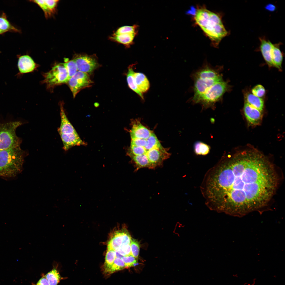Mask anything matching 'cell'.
<instances>
[{
  "label": "cell",
  "mask_w": 285,
  "mask_h": 285,
  "mask_svg": "<svg viewBox=\"0 0 285 285\" xmlns=\"http://www.w3.org/2000/svg\"><path fill=\"white\" fill-rule=\"evenodd\" d=\"M281 177L267 156L244 150L222 156L205 174L200 190L210 210L241 217L269 209Z\"/></svg>",
  "instance_id": "obj_1"
},
{
  "label": "cell",
  "mask_w": 285,
  "mask_h": 285,
  "mask_svg": "<svg viewBox=\"0 0 285 285\" xmlns=\"http://www.w3.org/2000/svg\"><path fill=\"white\" fill-rule=\"evenodd\" d=\"M129 131L131 138L127 154L137 171L142 168L154 169L163 164L171 155L153 131L143 125L139 120H132Z\"/></svg>",
  "instance_id": "obj_2"
},
{
  "label": "cell",
  "mask_w": 285,
  "mask_h": 285,
  "mask_svg": "<svg viewBox=\"0 0 285 285\" xmlns=\"http://www.w3.org/2000/svg\"><path fill=\"white\" fill-rule=\"evenodd\" d=\"M194 19L196 23L215 45L217 46L228 34L220 16L205 7L196 10Z\"/></svg>",
  "instance_id": "obj_3"
},
{
  "label": "cell",
  "mask_w": 285,
  "mask_h": 285,
  "mask_svg": "<svg viewBox=\"0 0 285 285\" xmlns=\"http://www.w3.org/2000/svg\"><path fill=\"white\" fill-rule=\"evenodd\" d=\"M24 153L20 146L0 150V175L14 177L21 172Z\"/></svg>",
  "instance_id": "obj_4"
},
{
  "label": "cell",
  "mask_w": 285,
  "mask_h": 285,
  "mask_svg": "<svg viewBox=\"0 0 285 285\" xmlns=\"http://www.w3.org/2000/svg\"><path fill=\"white\" fill-rule=\"evenodd\" d=\"M193 77L194 94L192 99L193 102L215 83L223 80L217 69L208 65L197 71Z\"/></svg>",
  "instance_id": "obj_5"
},
{
  "label": "cell",
  "mask_w": 285,
  "mask_h": 285,
  "mask_svg": "<svg viewBox=\"0 0 285 285\" xmlns=\"http://www.w3.org/2000/svg\"><path fill=\"white\" fill-rule=\"evenodd\" d=\"M60 106L61 122L58 131L63 144V149L68 151L72 147L85 144L69 121L62 103Z\"/></svg>",
  "instance_id": "obj_6"
},
{
  "label": "cell",
  "mask_w": 285,
  "mask_h": 285,
  "mask_svg": "<svg viewBox=\"0 0 285 285\" xmlns=\"http://www.w3.org/2000/svg\"><path fill=\"white\" fill-rule=\"evenodd\" d=\"M230 88L228 82L223 79L213 85L193 102L200 103L204 108H213L215 104L221 99Z\"/></svg>",
  "instance_id": "obj_7"
},
{
  "label": "cell",
  "mask_w": 285,
  "mask_h": 285,
  "mask_svg": "<svg viewBox=\"0 0 285 285\" xmlns=\"http://www.w3.org/2000/svg\"><path fill=\"white\" fill-rule=\"evenodd\" d=\"M21 124V122L15 121L0 126V150L20 146L21 141L16 135V130Z\"/></svg>",
  "instance_id": "obj_8"
},
{
  "label": "cell",
  "mask_w": 285,
  "mask_h": 285,
  "mask_svg": "<svg viewBox=\"0 0 285 285\" xmlns=\"http://www.w3.org/2000/svg\"><path fill=\"white\" fill-rule=\"evenodd\" d=\"M44 83L48 87L67 83L69 80L68 73L64 63L54 66L44 74Z\"/></svg>",
  "instance_id": "obj_9"
},
{
  "label": "cell",
  "mask_w": 285,
  "mask_h": 285,
  "mask_svg": "<svg viewBox=\"0 0 285 285\" xmlns=\"http://www.w3.org/2000/svg\"><path fill=\"white\" fill-rule=\"evenodd\" d=\"M67 83L74 98L81 90L91 87L93 83L88 74L79 71L71 77Z\"/></svg>",
  "instance_id": "obj_10"
},
{
  "label": "cell",
  "mask_w": 285,
  "mask_h": 285,
  "mask_svg": "<svg viewBox=\"0 0 285 285\" xmlns=\"http://www.w3.org/2000/svg\"><path fill=\"white\" fill-rule=\"evenodd\" d=\"M75 61L78 71L90 73L98 66V64L95 55L78 54L73 59Z\"/></svg>",
  "instance_id": "obj_11"
},
{
  "label": "cell",
  "mask_w": 285,
  "mask_h": 285,
  "mask_svg": "<svg viewBox=\"0 0 285 285\" xmlns=\"http://www.w3.org/2000/svg\"><path fill=\"white\" fill-rule=\"evenodd\" d=\"M245 117L249 124L252 125H258L262 117V112L245 102L243 108Z\"/></svg>",
  "instance_id": "obj_12"
},
{
  "label": "cell",
  "mask_w": 285,
  "mask_h": 285,
  "mask_svg": "<svg viewBox=\"0 0 285 285\" xmlns=\"http://www.w3.org/2000/svg\"><path fill=\"white\" fill-rule=\"evenodd\" d=\"M17 66L19 72L18 75L32 72L35 68L36 64L30 56L25 55L19 57Z\"/></svg>",
  "instance_id": "obj_13"
},
{
  "label": "cell",
  "mask_w": 285,
  "mask_h": 285,
  "mask_svg": "<svg viewBox=\"0 0 285 285\" xmlns=\"http://www.w3.org/2000/svg\"><path fill=\"white\" fill-rule=\"evenodd\" d=\"M259 39L260 42V50L264 59L269 66H274L271 58L272 44L264 38H260Z\"/></svg>",
  "instance_id": "obj_14"
},
{
  "label": "cell",
  "mask_w": 285,
  "mask_h": 285,
  "mask_svg": "<svg viewBox=\"0 0 285 285\" xmlns=\"http://www.w3.org/2000/svg\"><path fill=\"white\" fill-rule=\"evenodd\" d=\"M137 34H125L118 35L113 34L109 38L115 42L124 45L127 48H129L133 44L134 38Z\"/></svg>",
  "instance_id": "obj_15"
},
{
  "label": "cell",
  "mask_w": 285,
  "mask_h": 285,
  "mask_svg": "<svg viewBox=\"0 0 285 285\" xmlns=\"http://www.w3.org/2000/svg\"><path fill=\"white\" fill-rule=\"evenodd\" d=\"M134 78L136 86L140 91L142 94L147 92L149 89L150 84L146 75L140 72H135Z\"/></svg>",
  "instance_id": "obj_16"
},
{
  "label": "cell",
  "mask_w": 285,
  "mask_h": 285,
  "mask_svg": "<svg viewBox=\"0 0 285 285\" xmlns=\"http://www.w3.org/2000/svg\"><path fill=\"white\" fill-rule=\"evenodd\" d=\"M281 44H272L271 58L274 66L281 70L283 59V56L279 48Z\"/></svg>",
  "instance_id": "obj_17"
},
{
  "label": "cell",
  "mask_w": 285,
  "mask_h": 285,
  "mask_svg": "<svg viewBox=\"0 0 285 285\" xmlns=\"http://www.w3.org/2000/svg\"><path fill=\"white\" fill-rule=\"evenodd\" d=\"M123 230L116 232L112 236L108 243V250H117L122 245Z\"/></svg>",
  "instance_id": "obj_18"
},
{
  "label": "cell",
  "mask_w": 285,
  "mask_h": 285,
  "mask_svg": "<svg viewBox=\"0 0 285 285\" xmlns=\"http://www.w3.org/2000/svg\"><path fill=\"white\" fill-rule=\"evenodd\" d=\"M245 102L262 112L264 107V101L262 98L249 93L245 95Z\"/></svg>",
  "instance_id": "obj_19"
},
{
  "label": "cell",
  "mask_w": 285,
  "mask_h": 285,
  "mask_svg": "<svg viewBox=\"0 0 285 285\" xmlns=\"http://www.w3.org/2000/svg\"><path fill=\"white\" fill-rule=\"evenodd\" d=\"M134 73L132 67L131 66L129 67L127 74V80L128 85L131 89L138 94L142 99L144 100L143 94L138 89L135 83L134 77Z\"/></svg>",
  "instance_id": "obj_20"
},
{
  "label": "cell",
  "mask_w": 285,
  "mask_h": 285,
  "mask_svg": "<svg viewBox=\"0 0 285 285\" xmlns=\"http://www.w3.org/2000/svg\"><path fill=\"white\" fill-rule=\"evenodd\" d=\"M50 285H57L62 278L56 268L54 267L45 276Z\"/></svg>",
  "instance_id": "obj_21"
},
{
  "label": "cell",
  "mask_w": 285,
  "mask_h": 285,
  "mask_svg": "<svg viewBox=\"0 0 285 285\" xmlns=\"http://www.w3.org/2000/svg\"><path fill=\"white\" fill-rule=\"evenodd\" d=\"M210 149L209 145L201 141L196 142L194 145V152L197 155H207L209 153Z\"/></svg>",
  "instance_id": "obj_22"
},
{
  "label": "cell",
  "mask_w": 285,
  "mask_h": 285,
  "mask_svg": "<svg viewBox=\"0 0 285 285\" xmlns=\"http://www.w3.org/2000/svg\"><path fill=\"white\" fill-rule=\"evenodd\" d=\"M3 15L0 17V30L4 33L7 31L19 32V30L12 25Z\"/></svg>",
  "instance_id": "obj_23"
},
{
  "label": "cell",
  "mask_w": 285,
  "mask_h": 285,
  "mask_svg": "<svg viewBox=\"0 0 285 285\" xmlns=\"http://www.w3.org/2000/svg\"><path fill=\"white\" fill-rule=\"evenodd\" d=\"M138 26L136 25L132 26H125L118 28L113 34L118 35L125 34H137Z\"/></svg>",
  "instance_id": "obj_24"
},
{
  "label": "cell",
  "mask_w": 285,
  "mask_h": 285,
  "mask_svg": "<svg viewBox=\"0 0 285 285\" xmlns=\"http://www.w3.org/2000/svg\"><path fill=\"white\" fill-rule=\"evenodd\" d=\"M125 268V264L121 258H116L111 266L104 272L106 273L111 274L117 271L122 270Z\"/></svg>",
  "instance_id": "obj_25"
},
{
  "label": "cell",
  "mask_w": 285,
  "mask_h": 285,
  "mask_svg": "<svg viewBox=\"0 0 285 285\" xmlns=\"http://www.w3.org/2000/svg\"><path fill=\"white\" fill-rule=\"evenodd\" d=\"M116 258V253L115 250L107 249L104 265V271L111 266Z\"/></svg>",
  "instance_id": "obj_26"
},
{
  "label": "cell",
  "mask_w": 285,
  "mask_h": 285,
  "mask_svg": "<svg viewBox=\"0 0 285 285\" xmlns=\"http://www.w3.org/2000/svg\"><path fill=\"white\" fill-rule=\"evenodd\" d=\"M65 60L64 63L68 73L69 79L78 71L77 68L76 64L73 59L69 61L68 59Z\"/></svg>",
  "instance_id": "obj_27"
},
{
  "label": "cell",
  "mask_w": 285,
  "mask_h": 285,
  "mask_svg": "<svg viewBox=\"0 0 285 285\" xmlns=\"http://www.w3.org/2000/svg\"><path fill=\"white\" fill-rule=\"evenodd\" d=\"M125 265V267L129 268L135 266L137 263V259L130 255L123 256L121 258Z\"/></svg>",
  "instance_id": "obj_28"
},
{
  "label": "cell",
  "mask_w": 285,
  "mask_h": 285,
  "mask_svg": "<svg viewBox=\"0 0 285 285\" xmlns=\"http://www.w3.org/2000/svg\"><path fill=\"white\" fill-rule=\"evenodd\" d=\"M130 247L131 255L137 259L140 251V245L139 242L136 239H132Z\"/></svg>",
  "instance_id": "obj_29"
},
{
  "label": "cell",
  "mask_w": 285,
  "mask_h": 285,
  "mask_svg": "<svg viewBox=\"0 0 285 285\" xmlns=\"http://www.w3.org/2000/svg\"><path fill=\"white\" fill-rule=\"evenodd\" d=\"M251 92L252 94L255 96L260 98L265 94V90L262 86L258 84L253 87L251 90Z\"/></svg>",
  "instance_id": "obj_30"
},
{
  "label": "cell",
  "mask_w": 285,
  "mask_h": 285,
  "mask_svg": "<svg viewBox=\"0 0 285 285\" xmlns=\"http://www.w3.org/2000/svg\"><path fill=\"white\" fill-rule=\"evenodd\" d=\"M130 244L121 245L117 250L115 251L123 256L131 255Z\"/></svg>",
  "instance_id": "obj_31"
},
{
  "label": "cell",
  "mask_w": 285,
  "mask_h": 285,
  "mask_svg": "<svg viewBox=\"0 0 285 285\" xmlns=\"http://www.w3.org/2000/svg\"><path fill=\"white\" fill-rule=\"evenodd\" d=\"M33 1L37 4L42 9L46 17L50 16L52 14L47 7L45 0H34Z\"/></svg>",
  "instance_id": "obj_32"
},
{
  "label": "cell",
  "mask_w": 285,
  "mask_h": 285,
  "mask_svg": "<svg viewBox=\"0 0 285 285\" xmlns=\"http://www.w3.org/2000/svg\"><path fill=\"white\" fill-rule=\"evenodd\" d=\"M45 1L49 10L53 13L55 11L59 0H45Z\"/></svg>",
  "instance_id": "obj_33"
},
{
  "label": "cell",
  "mask_w": 285,
  "mask_h": 285,
  "mask_svg": "<svg viewBox=\"0 0 285 285\" xmlns=\"http://www.w3.org/2000/svg\"><path fill=\"white\" fill-rule=\"evenodd\" d=\"M132 239L130 235L126 230H123L122 245L131 244Z\"/></svg>",
  "instance_id": "obj_34"
},
{
  "label": "cell",
  "mask_w": 285,
  "mask_h": 285,
  "mask_svg": "<svg viewBox=\"0 0 285 285\" xmlns=\"http://www.w3.org/2000/svg\"><path fill=\"white\" fill-rule=\"evenodd\" d=\"M36 285H50L47 280L45 277H42L38 281Z\"/></svg>",
  "instance_id": "obj_35"
},
{
  "label": "cell",
  "mask_w": 285,
  "mask_h": 285,
  "mask_svg": "<svg viewBox=\"0 0 285 285\" xmlns=\"http://www.w3.org/2000/svg\"><path fill=\"white\" fill-rule=\"evenodd\" d=\"M265 9L270 11H273L275 10L276 7L275 6L272 4H269L265 7Z\"/></svg>",
  "instance_id": "obj_36"
},
{
  "label": "cell",
  "mask_w": 285,
  "mask_h": 285,
  "mask_svg": "<svg viewBox=\"0 0 285 285\" xmlns=\"http://www.w3.org/2000/svg\"><path fill=\"white\" fill-rule=\"evenodd\" d=\"M4 33L3 32L0 30V34H2Z\"/></svg>",
  "instance_id": "obj_37"
}]
</instances>
